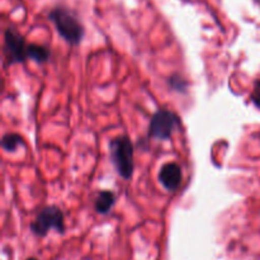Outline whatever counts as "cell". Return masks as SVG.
I'll use <instances>...</instances> for the list:
<instances>
[{
	"label": "cell",
	"mask_w": 260,
	"mask_h": 260,
	"mask_svg": "<svg viewBox=\"0 0 260 260\" xmlns=\"http://www.w3.org/2000/svg\"><path fill=\"white\" fill-rule=\"evenodd\" d=\"M22 142V137L18 134H7L3 137L2 146L7 151H15Z\"/></svg>",
	"instance_id": "9"
},
{
	"label": "cell",
	"mask_w": 260,
	"mask_h": 260,
	"mask_svg": "<svg viewBox=\"0 0 260 260\" xmlns=\"http://www.w3.org/2000/svg\"><path fill=\"white\" fill-rule=\"evenodd\" d=\"M48 19L53 23L58 35L70 45H79L84 37V25L70 9L55 7L48 13Z\"/></svg>",
	"instance_id": "1"
},
{
	"label": "cell",
	"mask_w": 260,
	"mask_h": 260,
	"mask_svg": "<svg viewBox=\"0 0 260 260\" xmlns=\"http://www.w3.org/2000/svg\"><path fill=\"white\" fill-rule=\"evenodd\" d=\"M159 180L165 189L175 192L182 183V169L175 162H168L160 170Z\"/></svg>",
	"instance_id": "6"
},
{
	"label": "cell",
	"mask_w": 260,
	"mask_h": 260,
	"mask_svg": "<svg viewBox=\"0 0 260 260\" xmlns=\"http://www.w3.org/2000/svg\"><path fill=\"white\" fill-rule=\"evenodd\" d=\"M170 83H172L173 88L174 89H178V90H183V84H184V80L180 78H177V76H173L172 79H170Z\"/></svg>",
	"instance_id": "10"
},
{
	"label": "cell",
	"mask_w": 260,
	"mask_h": 260,
	"mask_svg": "<svg viewBox=\"0 0 260 260\" xmlns=\"http://www.w3.org/2000/svg\"><path fill=\"white\" fill-rule=\"evenodd\" d=\"M180 127V118L169 109H159L151 117L149 136L155 140H169L173 132Z\"/></svg>",
	"instance_id": "4"
},
{
	"label": "cell",
	"mask_w": 260,
	"mask_h": 260,
	"mask_svg": "<svg viewBox=\"0 0 260 260\" xmlns=\"http://www.w3.org/2000/svg\"><path fill=\"white\" fill-rule=\"evenodd\" d=\"M114 202H116V196L112 190H102V192H99L98 197H96L94 207H95V211L98 213L106 215L113 207Z\"/></svg>",
	"instance_id": "7"
},
{
	"label": "cell",
	"mask_w": 260,
	"mask_h": 260,
	"mask_svg": "<svg viewBox=\"0 0 260 260\" xmlns=\"http://www.w3.org/2000/svg\"><path fill=\"white\" fill-rule=\"evenodd\" d=\"M30 230L35 235L46 236L50 230H56L62 234L65 231V217L62 211L56 206H47L36 217L35 222L30 225Z\"/></svg>",
	"instance_id": "3"
},
{
	"label": "cell",
	"mask_w": 260,
	"mask_h": 260,
	"mask_svg": "<svg viewBox=\"0 0 260 260\" xmlns=\"http://www.w3.org/2000/svg\"><path fill=\"white\" fill-rule=\"evenodd\" d=\"M253 103H255L256 106L260 108V89H255L253 94Z\"/></svg>",
	"instance_id": "11"
},
{
	"label": "cell",
	"mask_w": 260,
	"mask_h": 260,
	"mask_svg": "<svg viewBox=\"0 0 260 260\" xmlns=\"http://www.w3.org/2000/svg\"><path fill=\"white\" fill-rule=\"evenodd\" d=\"M27 50L28 45L24 37L15 28H7L4 32V55L8 62H24L28 58Z\"/></svg>",
	"instance_id": "5"
},
{
	"label": "cell",
	"mask_w": 260,
	"mask_h": 260,
	"mask_svg": "<svg viewBox=\"0 0 260 260\" xmlns=\"http://www.w3.org/2000/svg\"><path fill=\"white\" fill-rule=\"evenodd\" d=\"M27 56L28 58L36 61V62H46L50 58V51L45 46L32 43V45H28Z\"/></svg>",
	"instance_id": "8"
},
{
	"label": "cell",
	"mask_w": 260,
	"mask_h": 260,
	"mask_svg": "<svg viewBox=\"0 0 260 260\" xmlns=\"http://www.w3.org/2000/svg\"><path fill=\"white\" fill-rule=\"evenodd\" d=\"M111 159L119 177L129 179L134 174V146L127 136H118L113 139L109 145Z\"/></svg>",
	"instance_id": "2"
},
{
	"label": "cell",
	"mask_w": 260,
	"mask_h": 260,
	"mask_svg": "<svg viewBox=\"0 0 260 260\" xmlns=\"http://www.w3.org/2000/svg\"><path fill=\"white\" fill-rule=\"evenodd\" d=\"M27 260H37V259H35V258H29V259H27Z\"/></svg>",
	"instance_id": "12"
}]
</instances>
